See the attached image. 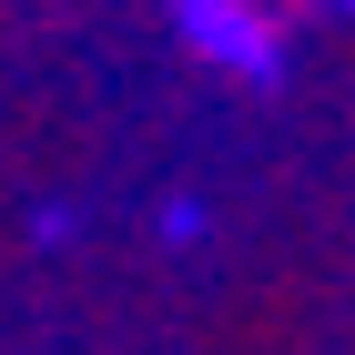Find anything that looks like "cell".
I'll use <instances>...</instances> for the list:
<instances>
[{"mask_svg": "<svg viewBox=\"0 0 355 355\" xmlns=\"http://www.w3.org/2000/svg\"><path fill=\"white\" fill-rule=\"evenodd\" d=\"M163 10H173V41L193 61H214L223 82H274L284 71V31L254 0H163Z\"/></svg>", "mask_w": 355, "mask_h": 355, "instance_id": "6da1fadb", "label": "cell"}, {"mask_svg": "<svg viewBox=\"0 0 355 355\" xmlns=\"http://www.w3.org/2000/svg\"><path fill=\"white\" fill-rule=\"evenodd\" d=\"M163 234H173V244H183V234H203V203H193V193H173V203H163Z\"/></svg>", "mask_w": 355, "mask_h": 355, "instance_id": "7a4b0ae2", "label": "cell"}, {"mask_svg": "<svg viewBox=\"0 0 355 355\" xmlns=\"http://www.w3.org/2000/svg\"><path fill=\"white\" fill-rule=\"evenodd\" d=\"M335 10H345V21H355V0H335Z\"/></svg>", "mask_w": 355, "mask_h": 355, "instance_id": "3957f363", "label": "cell"}]
</instances>
